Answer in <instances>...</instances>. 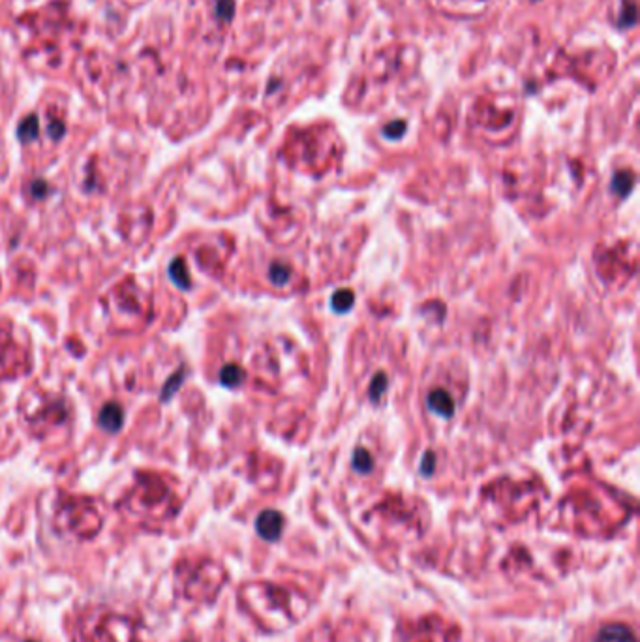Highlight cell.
<instances>
[{"label": "cell", "instance_id": "obj_12", "mask_svg": "<svg viewBox=\"0 0 640 642\" xmlns=\"http://www.w3.org/2000/svg\"><path fill=\"white\" fill-rule=\"evenodd\" d=\"M182 379H184V370L180 368L179 372H175L173 376H171V378L168 379V384L163 385L162 395H160V400H162V402L169 400V398H171V396H173L175 393L179 391V387L182 385Z\"/></svg>", "mask_w": 640, "mask_h": 642}, {"label": "cell", "instance_id": "obj_6", "mask_svg": "<svg viewBox=\"0 0 640 642\" xmlns=\"http://www.w3.org/2000/svg\"><path fill=\"white\" fill-rule=\"evenodd\" d=\"M595 642H634V639L623 625H606L599 631Z\"/></svg>", "mask_w": 640, "mask_h": 642}, {"label": "cell", "instance_id": "obj_11", "mask_svg": "<svg viewBox=\"0 0 640 642\" xmlns=\"http://www.w3.org/2000/svg\"><path fill=\"white\" fill-rule=\"evenodd\" d=\"M634 23H637V4H634L633 0H623L618 24H620L622 29H629V27H633Z\"/></svg>", "mask_w": 640, "mask_h": 642}, {"label": "cell", "instance_id": "obj_17", "mask_svg": "<svg viewBox=\"0 0 640 642\" xmlns=\"http://www.w3.org/2000/svg\"><path fill=\"white\" fill-rule=\"evenodd\" d=\"M216 13H218V17L224 19V21H229L235 13L233 0H218V2H216Z\"/></svg>", "mask_w": 640, "mask_h": 642}, {"label": "cell", "instance_id": "obj_4", "mask_svg": "<svg viewBox=\"0 0 640 642\" xmlns=\"http://www.w3.org/2000/svg\"><path fill=\"white\" fill-rule=\"evenodd\" d=\"M428 408L442 417H453L455 414V402L449 393L443 389H434L428 395Z\"/></svg>", "mask_w": 640, "mask_h": 642}, {"label": "cell", "instance_id": "obj_8", "mask_svg": "<svg viewBox=\"0 0 640 642\" xmlns=\"http://www.w3.org/2000/svg\"><path fill=\"white\" fill-rule=\"evenodd\" d=\"M245 379V370L239 365H226L220 370V384L226 387H239Z\"/></svg>", "mask_w": 640, "mask_h": 642}, {"label": "cell", "instance_id": "obj_7", "mask_svg": "<svg viewBox=\"0 0 640 642\" xmlns=\"http://www.w3.org/2000/svg\"><path fill=\"white\" fill-rule=\"evenodd\" d=\"M38 133H40V120H38L36 115L24 117L17 128V138L23 143H29V141H34L38 138Z\"/></svg>", "mask_w": 640, "mask_h": 642}, {"label": "cell", "instance_id": "obj_18", "mask_svg": "<svg viewBox=\"0 0 640 642\" xmlns=\"http://www.w3.org/2000/svg\"><path fill=\"white\" fill-rule=\"evenodd\" d=\"M30 194H32V196H34V198H36V199L45 198V196H48V194H49L48 182H45V180H42V179L34 180V182L30 184Z\"/></svg>", "mask_w": 640, "mask_h": 642}, {"label": "cell", "instance_id": "obj_14", "mask_svg": "<svg viewBox=\"0 0 640 642\" xmlns=\"http://www.w3.org/2000/svg\"><path fill=\"white\" fill-rule=\"evenodd\" d=\"M269 278L270 282L276 284V286H284V284H287V280H289V269H287L286 265L275 263L269 270Z\"/></svg>", "mask_w": 640, "mask_h": 642}, {"label": "cell", "instance_id": "obj_20", "mask_svg": "<svg viewBox=\"0 0 640 642\" xmlns=\"http://www.w3.org/2000/svg\"><path fill=\"white\" fill-rule=\"evenodd\" d=\"M434 460H436L434 455H432V453H426L425 460H423V466H421V472H423V475H430L432 472H434Z\"/></svg>", "mask_w": 640, "mask_h": 642}, {"label": "cell", "instance_id": "obj_21", "mask_svg": "<svg viewBox=\"0 0 640 642\" xmlns=\"http://www.w3.org/2000/svg\"><path fill=\"white\" fill-rule=\"evenodd\" d=\"M27 642H34V641H27Z\"/></svg>", "mask_w": 640, "mask_h": 642}, {"label": "cell", "instance_id": "obj_3", "mask_svg": "<svg viewBox=\"0 0 640 642\" xmlns=\"http://www.w3.org/2000/svg\"><path fill=\"white\" fill-rule=\"evenodd\" d=\"M98 423H100V426H102L103 430H108V432H119L120 428H122V423H124L122 408H120L117 402H108L102 408L100 415H98Z\"/></svg>", "mask_w": 640, "mask_h": 642}, {"label": "cell", "instance_id": "obj_13", "mask_svg": "<svg viewBox=\"0 0 640 642\" xmlns=\"http://www.w3.org/2000/svg\"><path fill=\"white\" fill-rule=\"evenodd\" d=\"M374 466L372 462L370 455H368V451H365L363 447L354 451V468L359 472V474H368Z\"/></svg>", "mask_w": 640, "mask_h": 642}, {"label": "cell", "instance_id": "obj_15", "mask_svg": "<svg viewBox=\"0 0 640 642\" xmlns=\"http://www.w3.org/2000/svg\"><path fill=\"white\" fill-rule=\"evenodd\" d=\"M406 132V122L404 120H393L387 126L383 128V136L387 139H400Z\"/></svg>", "mask_w": 640, "mask_h": 642}, {"label": "cell", "instance_id": "obj_9", "mask_svg": "<svg viewBox=\"0 0 640 642\" xmlns=\"http://www.w3.org/2000/svg\"><path fill=\"white\" fill-rule=\"evenodd\" d=\"M330 302H333L335 312H349L355 302V295L351 289H338V291L333 295V300H330Z\"/></svg>", "mask_w": 640, "mask_h": 642}, {"label": "cell", "instance_id": "obj_10", "mask_svg": "<svg viewBox=\"0 0 640 642\" xmlns=\"http://www.w3.org/2000/svg\"><path fill=\"white\" fill-rule=\"evenodd\" d=\"M633 184H634L633 173H629V171H620V173H616L614 180H612V190L620 194V196H627V194L631 192Z\"/></svg>", "mask_w": 640, "mask_h": 642}, {"label": "cell", "instance_id": "obj_16", "mask_svg": "<svg viewBox=\"0 0 640 642\" xmlns=\"http://www.w3.org/2000/svg\"><path fill=\"white\" fill-rule=\"evenodd\" d=\"M387 389V378H385V374H376V378H374V381H372V387H370V391H368V395H370V398L372 400H374V402H377V400H379V396L383 395V391Z\"/></svg>", "mask_w": 640, "mask_h": 642}, {"label": "cell", "instance_id": "obj_2", "mask_svg": "<svg viewBox=\"0 0 640 642\" xmlns=\"http://www.w3.org/2000/svg\"><path fill=\"white\" fill-rule=\"evenodd\" d=\"M256 530L265 541H276L284 530V516L275 509L263 511L256 520Z\"/></svg>", "mask_w": 640, "mask_h": 642}, {"label": "cell", "instance_id": "obj_5", "mask_svg": "<svg viewBox=\"0 0 640 642\" xmlns=\"http://www.w3.org/2000/svg\"><path fill=\"white\" fill-rule=\"evenodd\" d=\"M169 278L173 280V284L180 289H190L191 280L190 272H188V265H186L184 258H175L169 265Z\"/></svg>", "mask_w": 640, "mask_h": 642}, {"label": "cell", "instance_id": "obj_1", "mask_svg": "<svg viewBox=\"0 0 640 642\" xmlns=\"http://www.w3.org/2000/svg\"><path fill=\"white\" fill-rule=\"evenodd\" d=\"M90 642H139L136 624L130 618L106 614L90 627Z\"/></svg>", "mask_w": 640, "mask_h": 642}, {"label": "cell", "instance_id": "obj_19", "mask_svg": "<svg viewBox=\"0 0 640 642\" xmlns=\"http://www.w3.org/2000/svg\"><path fill=\"white\" fill-rule=\"evenodd\" d=\"M49 133H51V138L53 139H60L64 136V124L59 122V120H53V122L49 124Z\"/></svg>", "mask_w": 640, "mask_h": 642}]
</instances>
